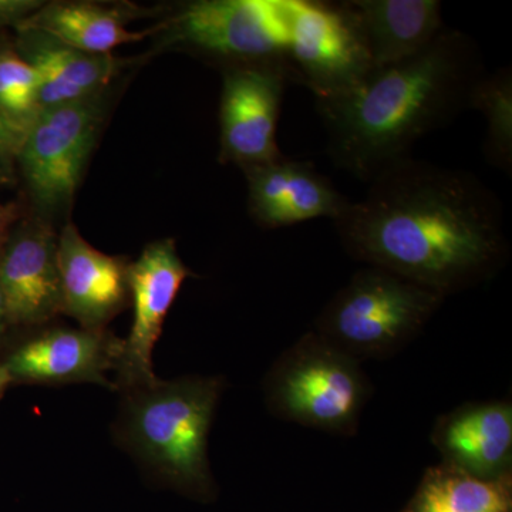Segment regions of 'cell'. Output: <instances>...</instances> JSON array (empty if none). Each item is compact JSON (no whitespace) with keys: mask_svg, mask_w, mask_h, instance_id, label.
I'll return each instance as SVG.
<instances>
[{"mask_svg":"<svg viewBox=\"0 0 512 512\" xmlns=\"http://www.w3.org/2000/svg\"><path fill=\"white\" fill-rule=\"evenodd\" d=\"M266 409L278 419L355 436L372 397V383L359 360L318 333H305L266 373Z\"/></svg>","mask_w":512,"mask_h":512,"instance_id":"obj_5","label":"cell"},{"mask_svg":"<svg viewBox=\"0 0 512 512\" xmlns=\"http://www.w3.org/2000/svg\"><path fill=\"white\" fill-rule=\"evenodd\" d=\"M444 299L403 276L366 266L330 299L313 332L359 362L386 359L423 332Z\"/></svg>","mask_w":512,"mask_h":512,"instance_id":"obj_4","label":"cell"},{"mask_svg":"<svg viewBox=\"0 0 512 512\" xmlns=\"http://www.w3.org/2000/svg\"><path fill=\"white\" fill-rule=\"evenodd\" d=\"M16 215L18 212L13 205H0V242L8 231L9 225L16 220Z\"/></svg>","mask_w":512,"mask_h":512,"instance_id":"obj_24","label":"cell"},{"mask_svg":"<svg viewBox=\"0 0 512 512\" xmlns=\"http://www.w3.org/2000/svg\"><path fill=\"white\" fill-rule=\"evenodd\" d=\"M16 52L35 70L42 110L106 92L127 60L74 49L45 33L18 29Z\"/></svg>","mask_w":512,"mask_h":512,"instance_id":"obj_16","label":"cell"},{"mask_svg":"<svg viewBox=\"0 0 512 512\" xmlns=\"http://www.w3.org/2000/svg\"><path fill=\"white\" fill-rule=\"evenodd\" d=\"M367 184L365 197L333 221L350 258L443 298L507 265L503 204L477 175L407 157Z\"/></svg>","mask_w":512,"mask_h":512,"instance_id":"obj_1","label":"cell"},{"mask_svg":"<svg viewBox=\"0 0 512 512\" xmlns=\"http://www.w3.org/2000/svg\"><path fill=\"white\" fill-rule=\"evenodd\" d=\"M244 173L249 212L266 229L293 227L318 218L335 221L352 201L306 161L284 157L245 168Z\"/></svg>","mask_w":512,"mask_h":512,"instance_id":"obj_13","label":"cell"},{"mask_svg":"<svg viewBox=\"0 0 512 512\" xmlns=\"http://www.w3.org/2000/svg\"><path fill=\"white\" fill-rule=\"evenodd\" d=\"M289 82L288 69L279 63L244 64L222 70L221 163L245 170L284 158L276 131Z\"/></svg>","mask_w":512,"mask_h":512,"instance_id":"obj_9","label":"cell"},{"mask_svg":"<svg viewBox=\"0 0 512 512\" xmlns=\"http://www.w3.org/2000/svg\"><path fill=\"white\" fill-rule=\"evenodd\" d=\"M190 275L171 238L151 242L137 261L128 265L133 326L124 339L117 366V390L144 386L158 379L153 369L154 346L181 286Z\"/></svg>","mask_w":512,"mask_h":512,"instance_id":"obj_10","label":"cell"},{"mask_svg":"<svg viewBox=\"0 0 512 512\" xmlns=\"http://www.w3.org/2000/svg\"><path fill=\"white\" fill-rule=\"evenodd\" d=\"M57 262L63 311L80 328L106 329L126 306L128 265L121 256L103 254L69 222L57 235Z\"/></svg>","mask_w":512,"mask_h":512,"instance_id":"obj_15","label":"cell"},{"mask_svg":"<svg viewBox=\"0 0 512 512\" xmlns=\"http://www.w3.org/2000/svg\"><path fill=\"white\" fill-rule=\"evenodd\" d=\"M285 13L291 82L308 87L315 99L349 89L373 69L345 3L285 0Z\"/></svg>","mask_w":512,"mask_h":512,"instance_id":"obj_8","label":"cell"},{"mask_svg":"<svg viewBox=\"0 0 512 512\" xmlns=\"http://www.w3.org/2000/svg\"><path fill=\"white\" fill-rule=\"evenodd\" d=\"M140 15L141 9L133 5L52 2L45 3L16 29L37 30L74 49L94 55H111L117 47L141 42L160 30H128L127 23Z\"/></svg>","mask_w":512,"mask_h":512,"instance_id":"obj_18","label":"cell"},{"mask_svg":"<svg viewBox=\"0 0 512 512\" xmlns=\"http://www.w3.org/2000/svg\"><path fill=\"white\" fill-rule=\"evenodd\" d=\"M6 325H9L8 315H6L5 301H3L2 289H0V335L5 330Z\"/></svg>","mask_w":512,"mask_h":512,"instance_id":"obj_25","label":"cell"},{"mask_svg":"<svg viewBox=\"0 0 512 512\" xmlns=\"http://www.w3.org/2000/svg\"><path fill=\"white\" fill-rule=\"evenodd\" d=\"M0 289L9 325H42L62 313L57 235L49 222L20 225L0 249Z\"/></svg>","mask_w":512,"mask_h":512,"instance_id":"obj_12","label":"cell"},{"mask_svg":"<svg viewBox=\"0 0 512 512\" xmlns=\"http://www.w3.org/2000/svg\"><path fill=\"white\" fill-rule=\"evenodd\" d=\"M106 92L40 111L23 137L18 167L40 212L56 215L72 205L106 119Z\"/></svg>","mask_w":512,"mask_h":512,"instance_id":"obj_6","label":"cell"},{"mask_svg":"<svg viewBox=\"0 0 512 512\" xmlns=\"http://www.w3.org/2000/svg\"><path fill=\"white\" fill-rule=\"evenodd\" d=\"M431 443L441 463L483 481L512 477V406L508 400L461 404L437 419Z\"/></svg>","mask_w":512,"mask_h":512,"instance_id":"obj_14","label":"cell"},{"mask_svg":"<svg viewBox=\"0 0 512 512\" xmlns=\"http://www.w3.org/2000/svg\"><path fill=\"white\" fill-rule=\"evenodd\" d=\"M222 389L221 377L187 376L121 390L117 440L160 483L214 500L208 437Z\"/></svg>","mask_w":512,"mask_h":512,"instance_id":"obj_3","label":"cell"},{"mask_svg":"<svg viewBox=\"0 0 512 512\" xmlns=\"http://www.w3.org/2000/svg\"><path fill=\"white\" fill-rule=\"evenodd\" d=\"M43 5L45 2L39 0H0V26L15 25L18 28Z\"/></svg>","mask_w":512,"mask_h":512,"instance_id":"obj_23","label":"cell"},{"mask_svg":"<svg viewBox=\"0 0 512 512\" xmlns=\"http://www.w3.org/2000/svg\"><path fill=\"white\" fill-rule=\"evenodd\" d=\"M511 508L512 477L477 480L441 463L424 473L402 512H511Z\"/></svg>","mask_w":512,"mask_h":512,"instance_id":"obj_19","label":"cell"},{"mask_svg":"<svg viewBox=\"0 0 512 512\" xmlns=\"http://www.w3.org/2000/svg\"><path fill=\"white\" fill-rule=\"evenodd\" d=\"M123 346L106 329L52 328L22 343L2 366L12 382L92 383L117 390L107 373L117 370Z\"/></svg>","mask_w":512,"mask_h":512,"instance_id":"obj_11","label":"cell"},{"mask_svg":"<svg viewBox=\"0 0 512 512\" xmlns=\"http://www.w3.org/2000/svg\"><path fill=\"white\" fill-rule=\"evenodd\" d=\"M161 29L165 45L187 47L224 69L262 63L288 69L285 0H195Z\"/></svg>","mask_w":512,"mask_h":512,"instance_id":"obj_7","label":"cell"},{"mask_svg":"<svg viewBox=\"0 0 512 512\" xmlns=\"http://www.w3.org/2000/svg\"><path fill=\"white\" fill-rule=\"evenodd\" d=\"M23 138L0 111V183H10L18 167Z\"/></svg>","mask_w":512,"mask_h":512,"instance_id":"obj_22","label":"cell"},{"mask_svg":"<svg viewBox=\"0 0 512 512\" xmlns=\"http://www.w3.org/2000/svg\"><path fill=\"white\" fill-rule=\"evenodd\" d=\"M373 67L416 56L446 28L437 0H343Z\"/></svg>","mask_w":512,"mask_h":512,"instance_id":"obj_17","label":"cell"},{"mask_svg":"<svg viewBox=\"0 0 512 512\" xmlns=\"http://www.w3.org/2000/svg\"><path fill=\"white\" fill-rule=\"evenodd\" d=\"M470 109L487 121L484 157L493 167L512 173V72L510 66L485 73L471 94Z\"/></svg>","mask_w":512,"mask_h":512,"instance_id":"obj_20","label":"cell"},{"mask_svg":"<svg viewBox=\"0 0 512 512\" xmlns=\"http://www.w3.org/2000/svg\"><path fill=\"white\" fill-rule=\"evenodd\" d=\"M485 73L477 43L460 30L444 28L416 56L373 67L349 89L316 97L330 160L370 183L390 165L412 157L420 138L470 109L471 94Z\"/></svg>","mask_w":512,"mask_h":512,"instance_id":"obj_2","label":"cell"},{"mask_svg":"<svg viewBox=\"0 0 512 512\" xmlns=\"http://www.w3.org/2000/svg\"><path fill=\"white\" fill-rule=\"evenodd\" d=\"M0 111L22 138L42 111L39 77L15 47L0 46Z\"/></svg>","mask_w":512,"mask_h":512,"instance_id":"obj_21","label":"cell"},{"mask_svg":"<svg viewBox=\"0 0 512 512\" xmlns=\"http://www.w3.org/2000/svg\"><path fill=\"white\" fill-rule=\"evenodd\" d=\"M10 383H12V380H10L8 372H6L5 367L0 366V397L3 396Z\"/></svg>","mask_w":512,"mask_h":512,"instance_id":"obj_26","label":"cell"}]
</instances>
